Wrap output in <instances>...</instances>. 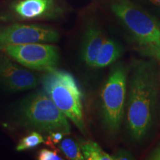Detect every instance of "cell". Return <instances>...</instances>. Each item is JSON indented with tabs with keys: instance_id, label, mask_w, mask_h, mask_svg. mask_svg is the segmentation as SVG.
Returning <instances> with one entry per match:
<instances>
[{
	"instance_id": "cell-19",
	"label": "cell",
	"mask_w": 160,
	"mask_h": 160,
	"mask_svg": "<svg viewBox=\"0 0 160 160\" xmlns=\"http://www.w3.org/2000/svg\"><path fill=\"white\" fill-rule=\"evenodd\" d=\"M150 2L156 6H158V7H160V0H148Z\"/></svg>"
},
{
	"instance_id": "cell-9",
	"label": "cell",
	"mask_w": 160,
	"mask_h": 160,
	"mask_svg": "<svg viewBox=\"0 0 160 160\" xmlns=\"http://www.w3.org/2000/svg\"><path fill=\"white\" fill-rule=\"evenodd\" d=\"M39 82L34 73L3 51L0 53V84L8 91L19 92L31 90L37 87Z\"/></svg>"
},
{
	"instance_id": "cell-1",
	"label": "cell",
	"mask_w": 160,
	"mask_h": 160,
	"mask_svg": "<svg viewBox=\"0 0 160 160\" xmlns=\"http://www.w3.org/2000/svg\"><path fill=\"white\" fill-rule=\"evenodd\" d=\"M158 81L154 65L139 62L130 79L127 108V127L135 140H141L151 128L155 114Z\"/></svg>"
},
{
	"instance_id": "cell-13",
	"label": "cell",
	"mask_w": 160,
	"mask_h": 160,
	"mask_svg": "<svg viewBox=\"0 0 160 160\" xmlns=\"http://www.w3.org/2000/svg\"><path fill=\"white\" fill-rule=\"evenodd\" d=\"M59 148L67 159L71 160L85 159L79 145L73 139L70 138L63 139L59 143Z\"/></svg>"
},
{
	"instance_id": "cell-14",
	"label": "cell",
	"mask_w": 160,
	"mask_h": 160,
	"mask_svg": "<svg viewBox=\"0 0 160 160\" xmlns=\"http://www.w3.org/2000/svg\"><path fill=\"white\" fill-rule=\"evenodd\" d=\"M44 142L45 139L39 132L37 131H32L19 140L16 147V150L19 152L28 151L37 147Z\"/></svg>"
},
{
	"instance_id": "cell-18",
	"label": "cell",
	"mask_w": 160,
	"mask_h": 160,
	"mask_svg": "<svg viewBox=\"0 0 160 160\" xmlns=\"http://www.w3.org/2000/svg\"><path fill=\"white\" fill-rule=\"evenodd\" d=\"M150 159L160 160V144L156 148L152 151L151 154L149 157Z\"/></svg>"
},
{
	"instance_id": "cell-6",
	"label": "cell",
	"mask_w": 160,
	"mask_h": 160,
	"mask_svg": "<svg viewBox=\"0 0 160 160\" xmlns=\"http://www.w3.org/2000/svg\"><path fill=\"white\" fill-rule=\"evenodd\" d=\"M65 13L61 0H10L0 9V24L53 21Z\"/></svg>"
},
{
	"instance_id": "cell-15",
	"label": "cell",
	"mask_w": 160,
	"mask_h": 160,
	"mask_svg": "<svg viewBox=\"0 0 160 160\" xmlns=\"http://www.w3.org/2000/svg\"><path fill=\"white\" fill-rule=\"evenodd\" d=\"M39 160H61L62 159L55 150L43 148L39 151L37 154Z\"/></svg>"
},
{
	"instance_id": "cell-4",
	"label": "cell",
	"mask_w": 160,
	"mask_h": 160,
	"mask_svg": "<svg viewBox=\"0 0 160 160\" xmlns=\"http://www.w3.org/2000/svg\"><path fill=\"white\" fill-rule=\"evenodd\" d=\"M20 123L37 131L62 132L69 134L68 119L45 92H39L25 99L18 112Z\"/></svg>"
},
{
	"instance_id": "cell-17",
	"label": "cell",
	"mask_w": 160,
	"mask_h": 160,
	"mask_svg": "<svg viewBox=\"0 0 160 160\" xmlns=\"http://www.w3.org/2000/svg\"><path fill=\"white\" fill-rule=\"evenodd\" d=\"M113 160H123V159H133V156L125 150H119L114 155H113Z\"/></svg>"
},
{
	"instance_id": "cell-7",
	"label": "cell",
	"mask_w": 160,
	"mask_h": 160,
	"mask_svg": "<svg viewBox=\"0 0 160 160\" xmlns=\"http://www.w3.org/2000/svg\"><path fill=\"white\" fill-rule=\"evenodd\" d=\"M26 68L49 72L57 69L59 61V48L48 43H29L6 46L2 50Z\"/></svg>"
},
{
	"instance_id": "cell-8",
	"label": "cell",
	"mask_w": 160,
	"mask_h": 160,
	"mask_svg": "<svg viewBox=\"0 0 160 160\" xmlns=\"http://www.w3.org/2000/svg\"><path fill=\"white\" fill-rule=\"evenodd\" d=\"M59 39V32L45 25L13 22L0 25V51L6 46L54 43Z\"/></svg>"
},
{
	"instance_id": "cell-16",
	"label": "cell",
	"mask_w": 160,
	"mask_h": 160,
	"mask_svg": "<svg viewBox=\"0 0 160 160\" xmlns=\"http://www.w3.org/2000/svg\"><path fill=\"white\" fill-rule=\"evenodd\" d=\"M66 134L60 131H54L49 133L47 137V144L48 145L53 146L59 145V143L63 139V137Z\"/></svg>"
},
{
	"instance_id": "cell-10",
	"label": "cell",
	"mask_w": 160,
	"mask_h": 160,
	"mask_svg": "<svg viewBox=\"0 0 160 160\" xmlns=\"http://www.w3.org/2000/svg\"><path fill=\"white\" fill-rule=\"evenodd\" d=\"M105 39L99 26L95 23L88 25L84 33L82 48V57L86 65L93 67Z\"/></svg>"
},
{
	"instance_id": "cell-3",
	"label": "cell",
	"mask_w": 160,
	"mask_h": 160,
	"mask_svg": "<svg viewBox=\"0 0 160 160\" xmlns=\"http://www.w3.org/2000/svg\"><path fill=\"white\" fill-rule=\"evenodd\" d=\"M44 91L68 119L85 134L82 93L71 73L55 69L47 72L42 80Z\"/></svg>"
},
{
	"instance_id": "cell-5",
	"label": "cell",
	"mask_w": 160,
	"mask_h": 160,
	"mask_svg": "<svg viewBox=\"0 0 160 160\" xmlns=\"http://www.w3.org/2000/svg\"><path fill=\"white\" fill-rule=\"evenodd\" d=\"M127 88V71L118 64L112 68L101 92L103 122L110 133H116L121 127Z\"/></svg>"
},
{
	"instance_id": "cell-12",
	"label": "cell",
	"mask_w": 160,
	"mask_h": 160,
	"mask_svg": "<svg viewBox=\"0 0 160 160\" xmlns=\"http://www.w3.org/2000/svg\"><path fill=\"white\" fill-rule=\"evenodd\" d=\"M85 159L87 160H113V156L108 154L95 142L87 140L79 144Z\"/></svg>"
},
{
	"instance_id": "cell-2",
	"label": "cell",
	"mask_w": 160,
	"mask_h": 160,
	"mask_svg": "<svg viewBox=\"0 0 160 160\" xmlns=\"http://www.w3.org/2000/svg\"><path fill=\"white\" fill-rule=\"evenodd\" d=\"M111 10L142 55L160 61V21L130 0H112Z\"/></svg>"
},
{
	"instance_id": "cell-11",
	"label": "cell",
	"mask_w": 160,
	"mask_h": 160,
	"mask_svg": "<svg viewBox=\"0 0 160 160\" xmlns=\"http://www.w3.org/2000/svg\"><path fill=\"white\" fill-rule=\"evenodd\" d=\"M122 53V48L121 45L115 40L106 38L95 60L93 68H103L107 67L117 61L121 57Z\"/></svg>"
}]
</instances>
